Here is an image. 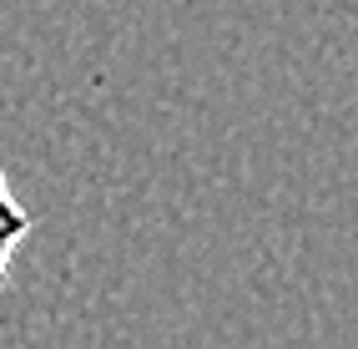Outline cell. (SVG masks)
<instances>
[{
    "mask_svg": "<svg viewBox=\"0 0 358 349\" xmlns=\"http://www.w3.org/2000/svg\"><path fill=\"white\" fill-rule=\"evenodd\" d=\"M31 228H36V218H31L26 207L15 203L10 182H6V167H0V284H6V273H10L15 248L31 238Z\"/></svg>",
    "mask_w": 358,
    "mask_h": 349,
    "instance_id": "obj_1",
    "label": "cell"
}]
</instances>
